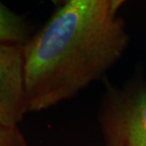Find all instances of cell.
Instances as JSON below:
<instances>
[{
  "instance_id": "3957f363",
  "label": "cell",
  "mask_w": 146,
  "mask_h": 146,
  "mask_svg": "<svg viewBox=\"0 0 146 146\" xmlns=\"http://www.w3.org/2000/svg\"><path fill=\"white\" fill-rule=\"evenodd\" d=\"M27 112L23 46L0 44V123L18 126Z\"/></svg>"
},
{
  "instance_id": "6da1fadb",
  "label": "cell",
  "mask_w": 146,
  "mask_h": 146,
  "mask_svg": "<svg viewBox=\"0 0 146 146\" xmlns=\"http://www.w3.org/2000/svg\"><path fill=\"white\" fill-rule=\"evenodd\" d=\"M123 0H67L23 46L28 111L72 99L104 80L123 56L130 36Z\"/></svg>"
},
{
  "instance_id": "7a4b0ae2",
  "label": "cell",
  "mask_w": 146,
  "mask_h": 146,
  "mask_svg": "<svg viewBox=\"0 0 146 146\" xmlns=\"http://www.w3.org/2000/svg\"><path fill=\"white\" fill-rule=\"evenodd\" d=\"M103 82L97 115L107 146H146V84Z\"/></svg>"
},
{
  "instance_id": "277c9868",
  "label": "cell",
  "mask_w": 146,
  "mask_h": 146,
  "mask_svg": "<svg viewBox=\"0 0 146 146\" xmlns=\"http://www.w3.org/2000/svg\"><path fill=\"white\" fill-rule=\"evenodd\" d=\"M30 32L24 17L0 2V44L24 46L32 36Z\"/></svg>"
},
{
  "instance_id": "5b68a950",
  "label": "cell",
  "mask_w": 146,
  "mask_h": 146,
  "mask_svg": "<svg viewBox=\"0 0 146 146\" xmlns=\"http://www.w3.org/2000/svg\"><path fill=\"white\" fill-rule=\"evenodd\" d=\"M0 146H27L26 140L18 126H7L0 123Z\"/></svg>"
}]
</instances>
